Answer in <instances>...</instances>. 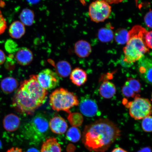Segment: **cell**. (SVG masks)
Masks as SVG:
<instances>
[{
    "mask_svg": "<svg viewBox=\"0 0 152 152\" xmlns=\"http://www.w3.org/2000/svg\"><path fill=\"white\" fill-rule=\"evenodd\" d=\"M121 135L116 125L109 119L102 118L85 126L82 140L88 151L104 152Z\"/></svg>",
    "mask_w": 152,
    "mask_h": 152,
    "instance_id": "obj_1",
    "label": "cell"
},
{
    "mask_svg": "<svg viewBox=\"0 0 152 152\" xmlns=\"http://www.w3.org/2000/svg\"><path fill=\"white\" fill-rule=\"evenodd\" d=\"M48 92L38 82L37 75L21 83L15 94L13 105L20 113L31 115L46 101Z\"/></svg>",
    "mask_w": 152,
    "mask_h": 152,
    "instance_id": "obj_2",
    "label": "cell"
},
{
    "mask_svg": "<svg viewBox=\"0 0 152 152\" xmlns=\"http://www.w3.org/2000/svg\"><path fill=\"white\" fill-rule=\"evenodd\" d=\"M147 30L139 25L133 26L128 32V39L126 46L123 49L124 61L132 64L141 59L150 49L145 42V35Z\"/></svg>",
    "mask_w": 152,
    "mask_h": 152,
    "instance_id": "obj_3",
    "label": "cell"
},
{
    "mask_svg": "<svg viewBox=\"0 0 152 152\" xmlns=\"http://www.w3.org/2000/svg\"><path fill=\"white\" fill-rule=\"evenodd\" d=\"M49 129V122L43 114L39 113L25 125L23 133L26 139L38 144L46 137Z\"/></svg>",
    "mask_w": 152,
    "mask_h": 152,
    "instance_id": "obj_4",
    "label": "cell"
},
{
    "mask_svg": "<svg viewBox=\"0 0 152 152\" xmlns=\"http://www.w3.org/2000/svg\"><path fill=\"white\" fill-rule=\"evenodd\" d=\"M49 104L52 109L57 111L67 113L70 109L79 104L78 99L74 93L64 88L56 89L49 96Z\"/></svg>",
    "mask_w": 152,
    "mask_h": 152,
    "instance_id": "obj_5",
    "label": "cell"
},
{
    "mask_svg": "<svg viewBox=\"0 0 152 152\" xmlns=\"http://www.w3.org/2000/svg\"><path fill=\"white\" fill-rule=\"evenodd\" d=\"M132 101L128 102L127 100H123V104L129 109V113L132 118L140 120L151 115V104L148 99L140 97L138 94Z\"/></svg>",
    "mask_w": 152,
    "mask_h": 152,
    "instance_id": "obj_6",
    "label": "cell"
},
{
    "mask_svg": "<svg viewBox=\"0 0 152 152\" xmlns=\"http://www.w3.org/2000/svg\"><path fill=\"white\" fill-rule=\"evenodd\" d=\"M111 12V7L103 1H95L90 5L89 15L92 21L103 22L109 18Z\"/></svg>",
    "mask_w": 152,
    "mask_h": 152,
    "instance_id": "obj_7",
    "label": "cell"
},
{
    "mask_svg": "<svg viewBox=\"0 0 152 152\" xmlns=\"http://www.w3.org/2000/svg\"><path fill=\"white\" fill-rule=\"evenodd\" d=\"M37 77L39 85L46 91L55 88L59 83L58 75L56 72L49 69L42 70L37 75Z\"/></svg>",
    "mask_w": 152,
    "mask_h": 152,
    "instance_id": "obj_8",
    "label": "cell"
},
{
    "mask_svg": "<svg viewBox=\"0 0 152 152\" xmlns=\"http://www.w3.org/2000/svg\"><path fill=\"white\" fill-rule=\"evenodd\" d=\"M79 107L82 113L86 117H94L98 113L97 104L94 100L90 99L82 100Z\"/></svg>",
    "mask_w": 152,
    "mask_h": 152,
    "instance_id": "obj_9",
    "label": "cell"
},
{
    "mask_svg": "<svg viewBox=\"0 0 152 152\" xmlns=\"http://www.w3.org/2000/svg\"><path fill=\"white\" fill-rule=\"evenodd\" d=\"M49 125L53 133L58 134H64L68 128L67 123L65 120L59 116L53 118L49 121Z\"/></svg>",
    "mask_w": 152,
    "mask_h": 152,
    "instance_id": "obj_10",
    "label": "cell"
},
{
    "mask_svg": "<svg viewBox=\"0 0 152 152\" xmlns=\"http://www.w3.org/2000/svg\"><path fill=\"white\" fill-rule=\"evenodd\" d=\"M140 61L139 72L142 79L149 84L152 83V62L148 58L142 59Z\"/></svg>",
    "mask_w": 152,
    "mask_h": 152,
    "instance_id": "obj_11",
    "label": "cell"
},
{
    "mask_svg": "<svg viewBox=\"0 0 152 152\" xmlns=\"http://www.w3.org/2000/svg\"><path fill=\"white\" fill-rule=\"evenodd\" d=\"M16 52L15 59L17 62L20 65H28L33 60V53L27 48L23 47L19 48Z\"/></svg>",
    "mask_w": 152,
    "mask_h": 152,
    "instance_id": "obj_12",
    "label": "cell"
},
{
    "mask_svg": "<svg viewBox=\"0 0 152 152\" xmlns=\"http://www.w3.org/2000/svg\"><path fill=\"white\" fill-rule=\"evenodd\" d=\"M20 123L19 117L13 113L9 114L5 116L3 120L4 128L9 132H14L18 130Z\"/></svg>",
    "mask_w": 152,
    "mask_h": 152,
    "instance_id": "obj_13",
    "label": "cell"
},
{
    "mask_svg": "<svg viewBox=\"0 0 152 152\" xmlns=\"http://www.w3.org/2000/svg\"><path fill=\"white\" fill-rule=\"evenodd\" d=\"M70 79L73 84L78 86L84 85L87 80L86 72L79 68H76L70 74Z\"/></svg>",
    "mask_w": 152,
    "mask_h": 152,
    "instance_id": "obj_14",
    "label": "cell"
},
{
    "mask_svg": "<svg viewBox=\"0 0 152 152\" xmlns=\"http://www.w3.org/2000/svg\"><path fill=\"white\" fill-rule=\"evenodd\" d=\"M75 50L76 54L81 58L88 57L92 52L90 44L83 40L78 41L75 43Z\"/></svg>",
    "mask_w": 152,
    "mask_h": 152,
    "instance_id": "obj_15",
    "label": "cell"
},
{
    "mask_svg": "<svg viewBox=\"0 0 152 152\" xmlns=\"http://www.w3.org/2000/svg\"><path fill=\"white\" fill-rule=\"evenodd\" d=\"M99 94L102 97L110 99L115 96L116 89L115 84L107 80L104 81L102 83L99 88Z\"/></svg>",
    "mask_w": 152,
    "mask_h": 152,
    "instance_id": "obj_16",
    "label": "cell"
},
{
    "mask_svg": "<svg viewBox=\"0 0 152 152\" xmlns=\"http://www.w3.org/2000/svg\"><path fill=\"white\" fill-rule=\"evenodd\" d=\"M18 85V82L16 79L13 77H7L1 81V88L4 93L9 94L14 92Z\"/></svg>",
    "mask_w": 152,
    "mask_h": 152,
    "instance_id": "obj_17",
    "label": "cell"
},
{
    "mask_svg": "<svg viewBox=\"0 0 152 152\" xmlns=\"http://www.w3.org/2000/svg\"><path fill=\"white\" fill-rule=\"evenodd\" d=\"M9 32L10 35L13 39H20L25 33V27L20 21H16L13 22L10 26Z\"/></svg>",
    "mask_w": 152,
    "mask_h": 152,
    "instance_id": "obj_18",
    "label": "cell"
},
{
    "mask_svg": "<svg viewBox=\"0 0 152 152\" xmlns=\"http://www.w3.org/2000/svg\"><path fill=\"white\" fill-rule=\"evenodd\" d=\"M61 149L59 143L54 137L47 139L43 142L41 152H61Z\"/></svg>",
    "mask_w": 152,
    "mask_h": 152,
    "instance_id": "obj_19",
    "label": "cell"
},
{
    "mask_svg": "<svg viewBox=\"0 0 152 152\" xmlns=\"http://www.w3.org/2000/svg\"><path fill=\"white\" fill-rule=\"evenodd\" d=\"M56 73L58 76L62 77L69 76L72 71L71 64L66 61L58 62L56 66Z\"/></svg>",
    "mask_w": 152,
    "mask_h": 152,
    "instance_id": "obj_20",
    "label": "cell"
},
{
    "mask_svg": "<svg viewBox=\"0 0 152 152\" xmlns=\"http://www.w3.org/2000/svg\"><path fill=\"white\" fill-rule=\"evenodd\" d=\"M20 22L24 26H31L35 20L33 11L28 9H24L20 13Z\"/></svg>",
    "mask_w": 152,
    "mask_h": 152,
    "instance_id": "obj_21",
    "label": "cell"
},
{
    "mask_svg": "<svg viewBox=\"0 0 152 152\" xmlns=\"http://www.w3.org/2000/svg\"><path fill=\"white\" fill-rule=\"evenodd\" d=\"M99 39L102 42L107 43L111 41L114 37L113 30L109 27L100 28L98 32Z\"/></svg>",
    "mask_w": 152,
    "mask_h": 152,
    "instance_id": "obj_22",
    "label": "cell"
},
{
    "mask_svg": "<svg viewBox=\"0 0 152 152\" xmlns=\"http://www.w3.org/2000/svg\"><path fill=\"white\" fill-rule=\"evenodd\" d=\"M67 119L70 124L73 127L80 126L83 122V118L82 114L78 113H68Z\"/></svg>",
    "mask_w": 152,
    "mask_h": 152,
    "instance_id": "obj_23",
    "label": "cell"
},
{
    "mask_svg": "<svg viewBox=\"0 0 152 152\" xmlns=\"http://www.w3.org/2000/svg\"><path fill=\"white\" fill-rule=\"evenodd\" d=\"M66 137L68 140L72 142H78L81 137L80 131L77 127H72L68 129L66 133Z\"/></svg>",
    "mask_w": 152,
    "mask_h": 152,
    "instance_id": "obj_24",
    "label": "cell"
},
{
    "mask_svg": "<svg viewBox=\"0 0 152 152\" xmlns=\"http://www.w3.org/2000/svg\"><path fill=\"white\" fill-rule=\"evenodd\" d=\"M128 31L124 28H119L116 31L114 37L116 42L119 45H124L128 41Z\"/></svg>",
    "mask_w": 152,
    "mask_h": 152,
    "instance_id": "obj_25",
    "label": "cell"
},
{
    "mask_svg": "<svg viewBox=\"0 0 152 152\" xmlns=\"http://www.w3.org/2000/svg\"><path fill=\"white\" fill-rule=\"evenodd\" d=\"M125 83L128 85L135 93H139L140 92L141 84L138 80L133 78H128Z\"/></svg>",
    "mask_w": 152,
    "mask_h": 152,
    "instance_id": "obj_26",
    "label": "cell"
},
{
    "mask_svg": "<svg viewBox=\"0 0 152 152\" xmlns=\"http://www.w3.org/2000/svg\"><path fill=\"white\" fill-rule=\"evenodd\" d=\"M152 118L151 115L148 116L142 119V128L145 132H152Z\"/></svg>",
    "mask_w": 152,
    "mask_h": 152,
    "instance_id": "obj_27",
    "label": "cell"
},
{
    "mask_svg": "<svg viewBox=\"0 0 152 152\" xmlns=\"http://www.w3.org/2000/svg\"><path fill=\"white\" fill-rule=\"evenodd\" d=\"M121 92L125 96L128 98H134L138 94H136L128 85L125 84L121 88Z\"/></svg>",
    "mask_w": 152,
    "mask_h": 152,
    "instance_id": "obj_28",
    "label": "cell"
},
{
    "mask_svg": "<svg viewBox=\"0 0 152 152\" xmlns=\"http://www.w3.org/2000/svg\"><path fill=\"white\" fill-rule=\"evenodd\" d=\"M17 48V44L12 40H8L5 43V49L9 53L16 52L18 50Z\"/></svg>",
    "mask_w": 152,
    "mask_h": 152,
    "instance_id": "obj_29",
    "label": "cell"
},
{
    "mask_svg": "<svg viewBox=\"0 0 152 152\" xmlns=\"http://www.w3.org/2000/svg\"><path fill=\"white\" fill-rule=\"evenodd\" d=\"M7 28V23L0 10V35L4 33Z\"/></svg>",
    "mask_w": 152,
    "mask_h": 152,
    "instance_id": "obj_30",
    "label": "cell"
},
{
    "mask_svg": "<svg viewBox=\"0 0 152 152\" xmlns=\"http://www.w3.org/2000/svg\"><path fill=\"white\" fill-rule=\"evenodd\" d=\"M144 20L146 25L148 27L152 28V11L151 10L145 15Z\"/></svg>",
    "mask_w": 152,
    "mask_h": 152,
    "instance_id": "obj_31",
    "label": "cell"
},
{
    "mask_svg": "<svg viewBox=\"0 0 152 152\" xmlns=\"http://www.w3.org/2000/svg\"><path fill=\"white\" fill-rule=\"evenodd\" d=\"M152 31H147L145 35V42L149 49L152 48Z\"/></svg>",
    "mask_w": 152,
    "mask_h": 152,
    "instance_id": "obj_32",
    "label": "cell"
},
{
    "mask_svg": "<svg viewBox=\"0 0 152 152\" xmlns=\"http://www.w3.org/2000/svg\"><path fill=\"white\" fill-rule=\"evenodd\" d=\"M5 60L6 56L4 53L0 49V65L5 62Z\"/></svg>",
    "mask_w": 152,
    "mask_h": 152,
    "instance_id": "obj_33",
    "label": "cell"
},
{
    "mask_svg": "<svg viewBox=\"0 0 152 152\" xmlns=\"http://www.w3.org/2000/svg\"><path fill=\"white\" fill-rule=\"evenodd\" d=\"M102 1H105L110 5L113 4H118L121 3L124 0H102Z\"/></svg>",
    "mask_w": 152,
    "mask_h": 152,
    "instance_id": "obj_34",
    "label": "cell"
},
{
    "mask_svg": "<svg viewBox=\"0 0 152 152\" xmlns=\"http://www.w3.org/2000/svg\"><path fill=\"white\" fill-rule=\"evenodd\" d=\"M7 152H23V151L22 149L20 148L13 147L8 150Z\"/></svg>",
    "mask_w": 152,
    "mask_h": 152,
    "instance_id": "obj_35",
    "label": "cell"
},
{
    "mask_svg": "<svg viewBox=\"0 0 152 152\" xmlns=\"http://www.w3.org/2000/svg\"><path fill=\"white\" fill-rule=\"evenodd\" d=\"M137 152H151V151L150 147H146L139 150Z\"/></svg>",
    "mask_w": 152,
    "mask_h": 152,
    "instance_id": "obj_36",
    "label": "cell"
},
{
    "mask_svg": "<svg viewBox=\"0 0 152 152\" xmlns=\"http://www.w3.org/2000/svg\"><path fill=\"white\" fill-rule=\"evenodd\" d=\"M111 152H128L121 148H117L114 149Z\"/></svg>",
    "mask_w": 152,
    "mask_h": 152,
    "instance_id": "obj_37",
    "label": "cell"
},
{
    "mask_svg": "<svg viewBox=\"0 0 152 152\" xmlns=\"http://www.w3.org/2000/svg\"><path fill=\"white\" fill-rule=\"evenodd\" d=\"M26 152H40L37 148H31L28 149Z\"/></svg>",
    "mask_w": 152,
    "mask_h": 152,
    "instance_id": "obj_38",
    "label": "cell"
},
{
    "mask_svg": "<svg viewBox=\"0 0 152 152\" xmlns=\"http://www.w3.org/2000/svg\"><path fill=\"white\" fill-rule=\"evenodd\" d=\"M28 3L31 4H35L39 1L40 0H26Z\"/></svg>",
    "mask_w": 152,
    "mask_h": 152,
    "instance_id": "obj_39",
    "label": "cell"
},
{
    "mask_svg": "<svg viewBox=\"0 0 152 152\" xmlns=\"http://www.w3.org/2000/svg\"><path fill=\"white\" fill-rule=\"evenodd\" d=\"M82 2L83 1V2H85L86 1H89V0H81Z\"/></svg>",
    "mask_w": 152,
    "mask_h": 152,
    "instance_id": "obj_40",
    "label": "cell"
},
{
    "mask_svg": "<svg viewBox=\"0 0 152 152\" xmlns=\"http://www.w3.org/2000/svg\"><path fill=\"white\" fill-rule=\"evenodd\" d=\"M2 147V143L1 141H0V149H1V148Z\"/></svg>",
    "mask_w": 152,
    "mask_h": 152,
    "instance_id": "obj_41",
    "label": "cell"
},
{
    "mask_svg": "<svg viewBox=\"0 0 152 152\" xmlns=\"http://www.w3.org/2000/svg\"><path fill=\"white\" fill-rule=\"evenodd\" d=\"M136 2V4H137V3L138 1V0H135Z\"/></svg>",
    "mask_w": 152,
    "mask_h": 152,
    "instance_id": "obj_42",
    "label": "cell"
}]
</instances>
